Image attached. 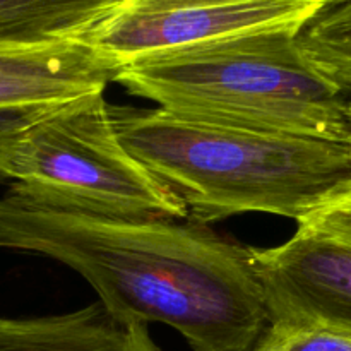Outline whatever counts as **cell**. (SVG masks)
Wrapping results in <instances>:
<instances>
[{"label": "cell", "mask_w": 351, "mask_h": 351, "mask_svg": "<svg viewBox=\"0 0 351 351\" xmlns=\"http://www.w3.org/2000/svg\"><path fill=\"white\" fill-rule=\"evenodd\" d=\"M0 249L65 264L117 321L167 324L194 351H252L269 328L250 247L191 219L106 218L9 189Z\"/></svg>", "instance_id": "obj_1"}, {"label": "cell", "mask_w": 351, "mask_h": 351, "mask_svg": "<svg viewBox=\"0 0 351 351\" xmlns=\"http://www.w3.org/2000/svg\"><path fill=\"white\" fill-rule=\"evenodd\" d=\"M123 146L201 225L242 213L302 223L351 187V144L110 105Z\"/></svg>", "instance_id": "obj_2"}, {"label": "cell", "mask_w": 351, "mask_h": 351, "mask_svg": "<svg viewBox=\"0 0 351 351\" xmlns=\"http://www.w3.org/2000/svg\"><path fill=\"white\" fill-rule=\"evenodd\" d=\"M115 82L184 119L350 143L348 96L317 67L295 31L146 55L123 64Z\"/></svg>", "instance_id": "obj_3"}, {"label": "cell", "mask_w": 351, "mask_h": 351, "mask_svg": "<svg viewBox=\"0 0 351 351\" xmlns=\"http://www.w3.org/2000/svg\"><path fill=\"white\" fill-rule=\"evenodd\" d=\"M105 91L55 106L10 154V191L40 204L127 219H187L184 201L127 151Z\"/></svg>", "instance_id": "obj_4"}, {"label": "cell", "mask_w": 351, "mask_h": 351, "mask_svg": "<svg viewBox=\"0 0 351 351\" xmlns=\"http://www.w3.org/2000/svg\"><path fill=\"white\" fill-rule=\"evenodd\" d=\"M328 9L326 0H120L77 40L123 65L239 34L302 33Z\"/></svg>", "instance_id": "obj_5"}, {"label": "cell", "mask_w": 351, "mask_h": 351, "mask_svg": "<svg viewBox=\"0 0 351 351\" xmlns=\"http://www.w3.org/2000/svg\"><path fill=\"white\" fill-rule=\"evenodd\" d=\"M269 324L324 326L351 335V249L297 228L288 242L250 247Z\"/></svg>", "instance_id": "obj_6"}, {"label": "cell", "mask_w": 351, "mask_h": 351, "mask_svg": "<svg viewBox=\"0 0 351 351\" xmlns=\"http://www.w3.org/2000/svg\"><path fill=\"white\" fill-rule=\"evenodd\" d=\"M122 64L82 40L0 48V106L58 105L105 91Z\"/></svg>", "instance_id": "obj_7"}, {"label": "cell", "mask_w": 351, "mask_h": 351, "mask_svg": "<svg viewBox=\"0 0 351 351\" xmlns=\"http://www.w3.org/2000/svg\"><path fill=\"white\" fill-rule=\"evenodd\" d=\"M0 351H160L143 322H120L91 304L71 314L0 319Z\"/></svg>", "instance_id": "obj_8"}, {"label": "cell", "mask_w": 351, "mask_h": 351, "mask_svg": "<svg viewBox=\"0 0 351 351\" xmlns=\"http://www.w3.org/2000/svg\"><path fill=\"white\" fill-rule=\"evenodd\" d=\"M120 0H0V48L77 40Z\"/></svg>", "instance_id": "obj_9"}, {"label": "cell", "mask_w": 351, "mask_h": 351, "mask_svg": "<svg viewBox=\"0 0 351 351\" xmlns=\"http://www.w3.org/2000/svg\"><path fill=\"white\" fill-rule=\"evenodd\" d=\"M302 43L317 67L351 95V0L328 9L302 31Z\"/></svg>", "instance_id": "obj_10"}, {"label": "cell", "mask_w": 351, "mask_h": 351, "mask_svg": "<svg viewBox=\"0 0 351 351\" xmlns=\"http://www.w3.org/2000/svg\"><path fill=\"white\" fill-rule=\"evenodd\" d=\"M256 346L261 351H351V335L324 326L269 324Z\"/></svg>", "instance_id": "obj_11"}, {"label": "cell", "mask_w": 351, "mask_h": 351, "mask_svg": "<svg viewBox=\"0 0 351 351\" xmlns=\"http://www.w3.org/2000/svg\"><path fill=\"white\" fill-rule=\"evenodd\" d=\"M298 228L343 243L351 249V187L298 223Z\"/></svg>", "instance_id": "obj_12"}, {"label": "cell", "mask_w": 351, "mask_h": 351, "mask_svg": "<svg viewBox=\"0 0 351 351\" xmlns=\"http://www.w3.org/2000/svg\"><path fill=\"white\" fill-rule=\"evenodd\" d=\"M58 105L0 106V182L9 180L7 165L23 134Z\"/></svg>", "instance_id": "obj_13"}, {"label": "cell", "mask_w": 351, "mask_h": 351, "mask_svg": "<svg viewBox=\"0 0 351 351\" xmlns=\"http://www.w3.org/2000/svg\"><path fill=\"white\" fill-rule=\"evenodd\" d=\"M326 2H328L331 7H336V5H341V3L348 2V0H326Z\"/></svg>", "instance_id": "obj_14"}, {"label": "cell", "mask_w": 351, "mask_h": 351, "mask_svg": "<svg viewBox=\"0 0 351 351\" xmlns=\"http://www.w3.org/2000/svg\"><path fill=\"white\" fill-rule=\"evenodd\" d=\"M348 119L351 123V98H348ZM350 144H351V134H350Z\"/></svg>", "instance_id": "obj_15"}, {"label": "cell", "mask_w": 351, "mask_h": 351, "mask_svg": "<svg viewBox=\"0 0 351 351\" xmlns=\"http://www.w3.org/2000/svg\"><path fill=\"white\" fill-rule=\"evenodd\" d=\"M252 351H261V350H259V348H257V346H256V348H254Z\"/></svg>", "instance_id": "obj_16"}]
</instances>
